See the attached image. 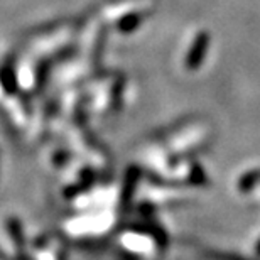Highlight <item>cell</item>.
<instances>
[{"mask_svg":"<svg viewBox=\"0 0 260 260\" xmlns=\"http://www.w3.org/2000/svg\"><path fill=\"white\" fill-rule=\"evenodd\" d=\"M208 48H210V36L206 32H200L194 38L193 44L186 54V59H184V66L186 70H198L200 64L205 61L206 58V53H208Z\"/></svg>","mask_w":260,"mask_h":260,"instance_id":"cell-1","label":"cell"},{"mask_svg":"<svg viewBox=\"0 0 260 260\" xmlns=\"http://www.w3.org/2000/svg\"><path fill=\"white\" fill-rule=\"evenodd\" d=\"M15 80H17V76L14 73V66H10V63H5L0 70V85L4 86L5 91H14Z\"/></svg>","mask_w":260,"mask_h":260,"instance_id":"cell-4","label":"cell"},{"mask_svg":"<svg viewBox=\"0 0 260 260\" xmlns=\"http://www.w3.org/2000/svg\"><path fill=\"white\" fill-rule=\"evenodd\" d=\"M144 19H145V10H137V12L123 15V17L118 20V30L123 34L134 32V30L144 22Z\"/></svg>","mask_w":260,"mask_h":260,"instance_id":"cell-3","label":"cell"},{"mask_svg":"<svg viewBox=\"0 0 260 260\" xmlns=\"http://www.w3.org/2000/svg\"><path fill=\"white\" fill-rule=\"evenodd\" d=\"M145 7H147V2H145V0H135V2L128 0V2L113 4L110 7H105L103 15L110 20H118V19H122L123 15L137 12V10H144Z\"/></svg>","mask_w":260,"mask_h":260,"instance_id":"cell-2","label":"cell"}]
</instances>
